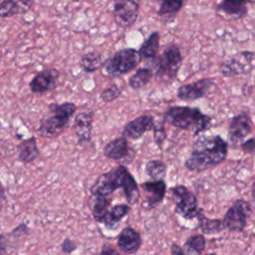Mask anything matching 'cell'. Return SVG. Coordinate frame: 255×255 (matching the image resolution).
Segmentation results:
<instances>
[{"instance_id": "cell-1", "label": "cell", "mask_w": 255, "mask_h": 255, "mask_svg": "<svg viewBox=\"0 0 255 255\" xmlns=\"http://www.w3.org/2000/svg\"><path fill=\"white\" fill-rule=\"evenodd\" d=\"M228 143L220 135H200L192 144L185 167L192 172H202L220 164L227 156Z\"/></svg>"}, {"instance_id": "cell-2", "label": "cell", "mask_w": 255, "mask_h": 255, "mask_svg": "<svg viewBox=\"0 0 255 255\" xmlns=\"http://www.w3.org/2000/svg\"><path fill=\"white\" fill-rule=\"evenodd\" d=\"M119 188L124 191L126 200L129 205L137 202L140 196L137 183L128 169L123 164L101 174L90 187V191L93 196L110 197Z\"/></svg>"}, {"instance_id": "cell-3", "label": "cell", "mask_w": 255, "mask_h": 255, "mask_svg": "<svg viewBox=\"0 0 255 255\" xmlns=\"http://www.w3.org/2000/svg\"><path fill=\"white\" fill-rule=\"evenodd\" d=\"M163 122L183 129L193 131L194 135L211 128L210 116L203 114L199 108L188 106H171L163 113Z\"/></svg>"}, {"instance_id": "cell-4", "label": "cell", "mask_w": 255, "mask_h": 255, "mask_svg": "<svg viewBox=\"0 0 255 255\" xmlns=\"http://www.w3.org/2000/svg\"><path fill=\"white\" fill-rule=\"evenodd\" d=\"M50 115L41 120L37 131L40 136L46 138L57 137L69 127L72 117L77 111V106L72 102L62 104H50Z\"/></svg>"}, {"instance_id": "cell-5", "label": "cell", "mask_w": 255, "mask_h": 255, "mask_svg": "<svg viewBox=\"0 0 255 255\" xmlns=\"http://www.w3.org/2000/svg\"><path fill=\"white\" fill-rule=\"evenodd\" d=\"M152 61L156 82L170 83L176 78L183 58L179 48L171 44L164 48L163 52Z\"/></svg>"}, {"instance_id": "cell-6", "label": "cell", "mask_w": 255, "mask_h": 255, "mask_svg": "<svg viewBox=\"0 0 255 255\" xmlns=\"http://www.w3.org/2000/svg\"><path fill=\"white\" fill-rule=\"evenodd\" d=\"M141 62L138 51L133 48H125L116 52L104 62L103 67L108 75L113 77L123 76L135 69Z\"/></svg>"}, {"instance_id": "cell-7", "label": "cell", "mask_w": 255, "mask_h": 255, "mask_svg": "<svg viewBox=\"0 0 255 255\" xmlns=\"http://www.w3.org/2000/svg\"><path fill=\"white\" fill-rule=\"evenodd\" d=\"M172 199L175 203V212L185 219H194L199 211L196 196L182 184L175 185L171 188Z\"/></svg>"}, {"instance_id": "cell-8", "label": "cell", "mask_w": 255, "mask_h": 255, "mask_svg": "<svg viewBox=\"0 0 255 255\" xmlns=\"http://www.w3.org/2000/svg\"><path fill=\"white\" fill-rule=\"evenodd\" d=\"M252 213L251 205L244 199H236L223 217L224 228L229 231L241 232L247 225V220Z\"/></svg>"}, {"instance_id": "cell-9", "label": "cell", "mask_w": 255, "mask_h": 255, "mask_svg": "<svg viewBox=\"0 0 255 255\" xmlns=\"http://www.w3.org/2000/svg\"><path fill=\"white\" fill-rule=\"evenodd\" d=\"M253 60L254 53L252 51H242L222 62L219 72L223 77L246 75L253 69Z\"/></svg>"}, {"instance_id": "cell-10", "label": "cell", "mask_w": 255, "mask_h": 255, "mask_svg": "<svg viewBox=\"0 0 255 255\" xmlns=\"http://www.w3.org/2000/svg\"><path fill=\"white\" fill-rule=\"evenodd\" d=\"M138 11L139 0H114L113 16L121 28H130L138 17Z\"/></svg>"}, {"instance_id": "cell-11", "label": "cell", "mask_w": 255, "mask_h": 255, "mask_svg": "<svg viewBox=\"0 0 255 255\" xmlns=\"http://www.w3.org/2000/svg\"><path fill=\"white\" fill-rule=\"evenodd\" d=\"M253 128V123L248 113L242 112L234 116L229 123L227 138L232 145H237L249 135Z\"/></svg>"}, {"instance_id": "cell-12", "label": "cell", "mask_w": 255, "mask_h": 255, "mask_svg": "<svg viewBox=\"0 0 255 255\" xmlns=\"http://www.w3.org/2000/svg\"><path fill=\"white\" fill-rule=\"evenodd\" d=\"M104 155L107 158L130 163L134 157V150L128 144V141L124 136H119L109 141L104 147Z\"/></svg>"}, {"instance_id": "cell-13", "label": "cell", "mask_w": 255, "mask_h": 255, "mask_svg": "<svg viewBox=\"0 0 255 255\" xmlns=\"http://www.w3.org/2000/svg\"><path fill=\"white\" fill-rule=\"evenodd\" d=\"M214 86V81L209 78L200 79L190 84L182 85L177 89V98L182 101H196L204 98Z\"/></svg>"}, {"instance_id": "cell-14", "label": "cell", "mask_w": 255, "mask_h": 255, "mask_svg": "<svg viewBox=\"0 0 255 255\" xmlns=\"http://www.w3.org/2000/svg\"><path fill=\"white\" fill-rule=\"evenodd\" d=\"M60 78V72L55 69H46L37 73L29 84L30 91L34 94H45L53 91Z\"/></svg>"}, {"instance_id": "cell-15", "label": "cell", "mask_w": 255, "mask_h": 255, "mask_svg": "<svg viewBox=\"0 0 255 255\" xmlns=\"http://www.w3.org/2000/svg\"><path fill=\"white\" fill-rule=\"evenodd\" d=\"M153 125L154 119L151 115H140L125 125L122 131V136L126 138L138 139L143 135L144 132L152 129Z\"/></svg>"}, {"instance_id": "cell-16", "label": "cell", "mask_w": 255, "mask_h": 255, "mask_svg": "<svg viewBox=\"0 0 255 255\" xmlns=\"http://www.w3.org/2000/svg\"><path fill=\"white\" fill-rule=\"evenodd\" d=\"M93 122L94 112L92 110L83 111L76 116L73 128L75 129L79 143L83 144L91 140Z\"/></svg>"}, {"instance_id": "cell-17", "label": "cell", "mask_w": 255, "mask_h": 255, "mask_svg": "<svg viewBox=\"0 0 255 255\" xmlns=\"http://www.w3.org/2000/svg\"><path fill=\"white\" fill-rule=\"evenodd\" d=\"M118 247L121 251L126 254H133L135 253L142 244V239L140 234L131 227L124 228L117 240Z\"/></svg>"}, {"instance_id": "cell-18", "label": "cell", "mask_w": 255, "mask_h": 255, "mask_svg": "<svg viewBox=\"0 0 255 255\" xmlns=\"http://www.w3.org/2000/svg\"><path fill=\"white\" fill-rule=\"evenodd\" d=\"M144 192L146 204L149 208L157 206L164 198L166 192V184L164 180H151L145 181L141 184Z\"/></svg>"}, {"instance_id": "cell-19", "label": "cell", "mask_w": 255, "mask_h": 255, "mask_svg": "<svg viewBox=\"0 0 255 255\" xmlns=\"http://www.w3.org/2000/svg\"><path fill=\"white\" fill-rule=\"evenodd\" d=\"M34 5V0H3L0 2V18H9L27 13Z\"/></svg>"}, {"instance_id": "cell-20", "label": "cell", "mask_w": 255, "mask_h": 255, "mask_svg": "<svg viewBox=\"0 0 255 255\" xmlns=\"http://www.w3.org/2000/svg\"><path fill=\"white\" fill-rule=\"evenodd\" d=\"M248 2L249 0H221L217 5V10L233 19H240L247 14Z\"/></svg>"}, {"instance_id": "cell-21", "label": "cell", "mask_w": 255, "mask_h": 255, "mask_svg": "<svg viewBox=\"0 0 255 255\" xmlns=\"http://www.w3.org/2000/svg\"><path fill=\"white\" fill-rule=\"evenodd\" d=\"M39 154L40 150L38 148L35 136H30L29 138L23 139L17 145L18 159L23 163H30L34 161Z\"/></svg>"}, {"instance_id": "cell-22", "label": "cell", "mask_w": 255, "mask_h": 255, "mask_svg": "<svg viewBox=\"0 0 255 255\" xmlns=\"http://www.w3.org/2000/svg\"><path fill=\"white\" fill-rule=\"evenodd\" d=\"M159 41L160 35L158 31H154L149 34V36L143 41V43L137 50L141 61L153 60L157 56V52L159 50Z\"/></svg>"}, {"instance_id": "cell-23", "label": "cell", "mask_w": 255, "mask_h": 255, "mask_svg": "<svg viewBox=\"0 0 255 255\" xmlns=\"http://www.w3.org/2000/svg\"><path fill=\"white\" fill-rule=\"evenodd\" d=\"M130 207L128 204H117L109 209L103 219V224L108 229H116L119 223L128 214Z\"/></svg>"}, {"instance_id": "cell-24", "label": "cell", "mask_w": 255, "mask_h": 255, "mask_svg": "<svg viewBox=\"0 0 255 255\" xmlns=\"http://www.w3.org/2000/svg\"><path fill=\"white\" fill-rule=\"evenodd\" d=\"M196 218L198 219V227L200 228V230L202 231V233L204 234H214V233H218L220 232L223 228V221L221 219H211V218H207L204 213L203 210L200 208Z\"/></svg>"}, {"instance_id": "cell-25", "label": "cell", "mask_w": 255, "mask_h": 255, "mask_svg": "<svg viewBox=\"0 0 255 255\" xmlns=\"http://www.w3.org/2000/svg\"><path fill=\"white\" fill-rule=\"evenodd\" d=\"M184 0H161L157 14L165 21H171L182 9Z\"/></svg>"}, {"instance_id": "cell-26", "label": "cell", "mask_w": 255, "mask_h": 255, "mask_svg": "<svg viewBox=\"0 0 255 255\" xmlns=\"http://www.w3.org/2000/svg\"><path fill=\"white\" fill-rule=\"evenodd\" d=\"M104 60L98 52H89L82 56L80 66L86 73H94L103 67Z\"/></svg>"}, {"instance_id": "cell-27", "label": "cell", "mask_w": 255, "mask_h": 255, "mask_svg": "<svg viewBox=\"0 0 255 255\" xmlns=\"http://www.w3.org/2000/svg\"><path fill=\"white\" fill-rule=\"evenodd\" d=\"M152 78V70L149 68H139L128 78V86L132 90H138L148 84Z\"/></svg>"}, {"instance_id": "cell-28", "label": "cell", "mask_w": 255, "mask_h": 255, "mask_svg": "<svg viewBox=\"0 0 255 255\" xmlns=\"http://www.w3.org/2000/svg\"><path fill=\"white\" fill-rule=\"evenodd\" d=\"M144 171L151 180H163L166 174V165L159 159H151L145 163Z\"/></svg>"}, {"instance_id": "cell-29", "label": "cell", "mask_w": 255, "mask_h": 255, "mask_svg": "<svg viewBox=\"0 0 255 255\" xmlns=\"http://www.w3.org/2000/svg\"><path fill=\"white\" fill-rule=\"evenodd\" d=\"M206 240L203 235L195 234L187 238L183 245V251L188 255H200L205 249Z\"/></svg>"}, {"instance_id": "cell-30", "label": "cell", "mask_w": 255, "mask_h": 255, "mask_svg": "<svg viewBox=\"0 0 255 255\" xmlns=\"http://www.w3.org/2000/svg\"><path fill=\"white\" fill-rule=\"evenodd\" d=\"M94 203L92 207L93 215L96 221L102 223L104 217L106 216L107 212L111 206V199L110 197L106 196H94Z\"/></svg>"}, {"instance_id": "cell-31", "label": "cell", "mask_w": 255, "mask_h": 255, "mask_svg": "<svg viewBox=\"0 0 255 255\" xmlns=\"http://www.w3.org/2000/svg\"><path fill=\"white\" fill-rule=\"evenodd\" d=\"M152 131H153V139H154L155 143L158 146H161V144L163 143V141L166 138V130H165V127H164V122L154 124L153 128H152Z\"/></svg>"}, {"instance_id": "cell-32", "label": "cell", "mask_w": 255, "mask_h": 255, "mask_svg": "<svg viewBox=\"0 0 255 255\" xmlns=\"http://www.w3.org/2000/svg\"><path fill=\"white\" fill-rule=\"evenodd\" d=\"M121 93H122L121 89H120L118 86L113 85V86H111V87L105 89V90L101 93L100 98H101L102 101H104V102H106V103H110V102H112V101L118 99V98L120 97Z\"/></svg>"}, {"instance_id": "cell-33", "label": "cell", "mask_w": 255, "mask_h": 255, "mask_svg": "<svg viewBox=\"0 0 255 255\" xmlns=\"http://www.w3.org/2000/svg\"><path fill=\"white\" fill-rule=\"evenodd\" d=\"M77 249V245L76 243L70 239V238H66L61 245V250L63 253L65 254H71L72 252H74Z\"/></svg>"}, {"instance_id": "cell-34", "label": "cell", "mask_w": 255, "mask_h": 255, "mask_svg": "<svg viewBox=\"0 0 255 255\" xmlns=\"http://www.w3.org/2000/svg\"><path fill=\"white\" fill-rule=\"evenodd\" d=\"M241 148L243 151L247 153H253L254 152V137H250L244 141L241 142Z\"/></svg>"}, {"instance_id": "cell-35", "label": "cell", "mask_w": 255, "mask_h": 255, "mask_svg": "<svg viewBox=\"0 0 255 255\" xmlns=\"http://www.w3.org/2000/svg\"><path fill=\"white\" fill-rule=\"evenodd\" d=\"M100 255H121V254L111 244L106 243L103 245Z\"/></svg>"}, {"instance_id": "cell-36", "label": "cell", "mask_w": 255, "mask_h": 255, "mask_svg": "<svg viewBox=\"0 0 255 255\" xmlns=\"http://www.w3.org/2000/svg\"><path fill=\"white\" fill-rule=\"evenodd\" d=\"M170 253H171V255H185V253L182 250V248L178 244H176V243H173L171 245Z\"/></svg>"}, {"instance_id": "cell-37", "label": "cell", "mask_w": 255, "mask_h": 255, "mask_svg": "<svg viewBox=\"0 0 255 255\" xmlns=\"http://www.w3.org/2000/svg\"><path fill=\"white\" fill-rule=\"evenodd\" d=\"M7 247V238L4 234H0V255H4Z\"/></svg>"}, {"instance_id": "cell-38", "label": "cell", "mask_w": 255, "mask_h": 255, "mask_svg": "<svg viewBox=\"0 0 255 255\" xmlns=\"http://www.w3.org/2000/svg\"><path fill=\"white\" fill-rule=\"evenodd\" d=\"M4 197H5V193H4V188H3V186H2V184L0 183V202L4 199Z\"/></svg>"}, {"instance_id": "cell-39", "label": "cell", "mask_w": 255, "mask_h": 255, "mask_svg": "<svg viewBox=\"0 0 255 255\" xmlns=\"http://www.w3.org/2000/svg\"><path fill=\"white\" fill-rule=\"evenodd\" d=\"M205 255H217V254H215V253H208V254H205Z\"/></svg>"}, {"instance_id": "cell-40", "label": "cell", "mask_w": 255, "mask_h": 255, "mask_svg": "<svg viewBox=\"0 0 255 255\" xmlns=\"http://www.w3.org/2000/svg\"><path fill=\"white\" fill-rule=\"evenodd\" d=\"M72 1H74V2H79V1H81V0H72Z\"/></svg>"}]
</instances>
